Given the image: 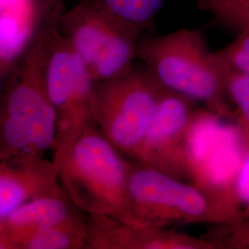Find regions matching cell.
Listing matches in <instances>:
<instances>
[{
  "label": "cell",
  "mask_w": 249,
  "mask_h": 249,
  "mask_svg": "<svg viewBox=\"0 0 249 249\" xmlns=\"http://www.w3.org/2000/svg\"><path fill=\"white\" fill-rule=\"evenodd\" d=\"M63 0H47L36 34L4 80L0 100V159L53 149L56 121L46 85L47 63L60 31Z\"/></svg>",
  "instance_id": "1"
},
{
  "label": "cell",
  "mask_w": 249,
  "mask_h": 249,
  "mask_svg": "<svg viewBox=\"0 0 249 249\" xmlns=\"http://www.w3.org/2000/svg\"><path fill=\"white\" fill-rule=\"evenodd\" d=\"M59 180L84 213L128 223V179L132 160L94 124L88 125L60 160Z\"/></svg>",
  "instance_id": "2"
},
{
  "label": "cell",
  "mask_w": 249,
  "mask_h": 249,
  "mask_svg": "<svg viewBox=\"0 0 249 249\" xmlns=\"http://www.w3.org/2000/svg\"><path fill=\"white\" fill-rule=\"evenodd\" d=\"M137 57L165 89L224 118H236L200 31L184 28L145 38L138 44Z\"/></svg>",
  "instance_id": "3"
},
{
  "label": "cell",
  "mask_w": 249,
  "mask_h": 249,
  "mask_svg": "<svg viewBox=\"0 0 249 249\" xmlns=\"http://www.w3.org/2000/svg\"><path fill=\"white\" fill-rule=\"evenodd\" d=\"M163 87L145 66L94 82L90 93L92 122L130 160L142 142Z\"/></svg>",
  "instance_id": "4"
},
{
  "label": "cell",
  "mask_w": 249,
  "mask_h": 249,
  "mask_svg": "<svg viewBox=\"0 0 249 249\" xmlns=\"http://www.w3.org/2000/svg\"><path fill=\"white\" fill-rule=\"evenodd\" d=\"M190 183L200 188L226 217L238 222L233 187L245 151L239 121L201 108L189 137Z\"/></svg>",
  "instance_id": "5"
},
{
  "label": "cell",
  "mask_w": 249,
  "mask_h": 249,
  "mask_svg": "<svg viewBox=\"0 0 249 249\" xmlns=\"http://www.w3.org/2000/svg\"><path fill=\"white\" fill-rule=\"evenodd\" d=\"M127 194V223L153 227L174 223H228L200 188L133 160Z\"/></svg>",
  "instance_id": "6"
},
{
  "label": "cell",
  "mask_w": 249,
  "mask_h": 249,
  "mask_svg": "<svg viewBox=\"0 0 249 249\" xmlns=\"http://www.w3.org/2000/svg\"><path fill=\"white\" fill-rule=\"evenodd\" d=\"M93 84L86 65L60 30L54 39L46 70L48 97L56 121L52 149L54 161L60 160L84 129L93 124L90 111Z\"/></svg>",
  "instance_id": "7"
},
{
  "label": "cell",
  "mask_w": 249,
  "mask_h": 249,
  "mask_svg": "<svg viewBox=\"0 0 249 249\" xmlns=\"http://www.w3.org/2000/svg\"><path fill=\"white\" fill-rule=\"evenodd\" d=\"M198 105L163 87L133 161L190 183L189 137Z\"/></svg>",
  "instance_id": "8"
},
{
  "label": "cell",
  "mask_w": 249,
  "mask_h": 249,
  "mask_svg": "<svg viewBox=\"0 0 249 249\" xmlns=\"http://www.w3.org/2000/svg\"><path fill=\"white\" fill-rule=\"evenodd\" d=\"M88 216L86 249H217L203 236L166 227L141 226L107 216Z\"/></svg>",
  "instance_id": "9"
},
{
  "label": "cell",
  "mask_w": 249,
  "mask_h": 249,
  "mask_svg": "<svg viewBox=\"0 0 249 249\" xmlns=\"http://www.w3.org/2000/svg\"><path fill=\"white\" fill-rule=\"evenodd\" d=\"M60 168L42 155L17 153L0 159V219L60 185Z\"/></svg>",
  "instance_id": "10"
},
{
  "label": "cell",
  "mask_w": 249,
  "mask_h": 249,
  "mask_svg": "<svg viewBox=\"0 0 249 249\" xmlns=\"http://www.w3.org/2000/svg\"><path fill=\"white\" fill-rule=\"evenodd\" d=\"M78 212L80 210L60 184L50 193L21 205L0 219V249H14L27 235Z\"/></svg>",
  "instance_id": "11"
},
{
  "label": "cell",
  "mask_w": 249,
  "mask_h": 249,
  "mask_svg": "<svg viewBox=\"0 0 249 249\" xmlns=\"http://www.w3.org/2000/svg\"><path fill=\"white\" fill-rule=\"evenodd\" d=\"M46 1L0 0V75L6 80L25 53Z\"/></svg>",
  "instance_id": "12"
},
{
  "label": "cell",
  "mask_w": 249,
  "mask_h": 249,
  "mask_svg": "<svg viewBox=\"0 0 249 249\" xmlns=\"http://www.w3.org/2000/svg\"><path fill=\"white\" fill-rule=\"evenodd\" d=\"M59 24L63 36L86 65L87 70L116 36L126 30L85 1L63 12Z\"/></svg>",
  "instance_id": "13"
},
{
  "label": "cell",
  "mask_w": 249,
  "mask_h": 249,
  "mask_svg": "<svg viewBox=\"0 0 249 249\" xmlns=\"http://www.w3.org/2000/svg\"><path fill=\"white\" fill-rule=\"evenodd\" d=\"M87 238L88 216L80 211L27 235L14 249H86Z\"/></svg>",
  "instance_id": "14"
},
{
  "label": "cell",
  "mask_w": 249,
  "mask_h": 249,
  "mask_svg": "<svg viewBox=\"0 0 249 249\" xmlns=\"http://www.w3.org/2000/svg\"><path fill=\"white\" fill-rule=\"evenodd\" d=\"M120 26L141 36L166 0H84Z\"/></svg>",
  "instance_id": "15"
},
{
  "label": "cell",
  "mask_w": 249,
  "mask_h": 249,
  "mask_svg": "<svg viewBox=\"0 0 249 249\" xmlns=\"http://www.w3.org/2000/svg\"><path fill=\"white\" fill-rule=\"evenodd\" d=\"M196 9L212 15L221 26L235 34L249 28V0H190Z\"/></svg>",
  "instance_id": "16"
},
{
  "label": "cell",
  "mask_w": 249,
  "mask_h": 249,
  "mask_svg": "<svg viewBox=\"0 0 249 249\" xmlns=\"http://www.w3.org/2000/svg\"><path fill=\"white\" fill-rule=\"evenodd\" d=\"M220 73L226 97L235 111L249 123V75L233 68L212 52Z\"/></svg>",
  "instance_id": "17"
},
{
  "label": "cell",
  "mask_w": 249,
  "mask_h": 249,
  "mask_svg": "<svg viewBox=\"0 0 249 249\" xmlns=\"http://www.w3.org/2000/svg\"><path fill=\"white\" fill-rule=\"evenodd\" d=\"M245 136V151L233 187V196L239 221L249 220V123L236 112Z\"/></svg>",
  "instance_id": "18"
},
{
  "label": "cell",
  "mask_w": 249,
  "mask_h": 249,
  "mask_svg": "<svg viewBox=\"0 0 249 249\" xmlns=\"http://www.w3.org/2000/svg\"><path fill=\"white\" fill-rule=\"evenodd\" d=\"M215 226L202 236L217 249H249V220Z\"/></svg>",
  "instance_id": "19"
},
{
  "label": "cell",
  "mask_w": 249,
  "mask_h": 249,
  "mask_svg": "<svg viewBox=\"0 0 249 249\" xmlns=\"http://www.w3.org/2000/svg\"><path fill=\"white\" fill-rule=\"evenodd\" d=\"M214 52L236 70L249 75V28L237 32L234 40Z\"/></svg>",
  "instance_id": "20"
}]
</instances>
